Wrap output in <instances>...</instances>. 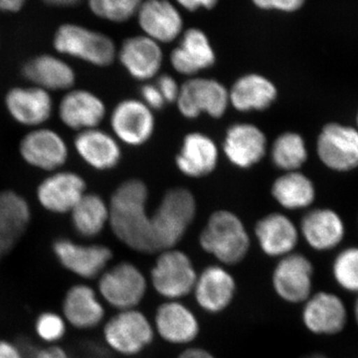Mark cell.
Instances as JSON below:
<instances>
[{"label": "cell", "instance_id": "f907efd6", "mask_svg": "<svg viewBox=\"0 0 358 358\" xmlns=\"http://www.w3.org/2000/svg\"><path fill=\"white\" fill-rule=\"evenodd\" d=\"M4 256L6 255H4L3 252L0 250V262H1L2 258H3Z\"/></svg>", "mask_w": 358, "mask_h": 358}, {"label": "cell", "instance_id": "f1b7e54d", "mask_svg": "<svg viewBox=\"0 0 358 358\" xmlns=\"http://www.w3.org/2000/svg\"><path fill=\"white\" fill-rule=\"evenodd\" d=\"M219 162V150L215 141L207 134L194 131L186 134L176 164L183 176L204 178L213 173Z\"/></svg>", "mask_w": 358, "mask_h": 358}, {"label": "cell", "instance_id": "9a60e30c", "mask_svg": "<svg viewBox=\"0 0 358 358\" xmlns=\"http://www.w3.org/2000/svg\"><path fill=\"white\" fill-rule=\"evenodd\" d=\"M86 193V180L81 174L59 169L40 181L36 199L44 210L66 214L72 211Z\"/></svg>", "mask_w": 358, "mask_h": 358}, {"label": "cell", "instance_id": "4dcf8cb0", "mask_svg": "<svg viewBox=\"0 0 358 358\" xmlns=\"http://www.w3.org/2000/svg\"><path fill=\"white\" fill-rule=\"evenodd\" d=\"M277 96L275 85L258 73H249L238 78L229 90L230 105L241 113L267 110Z\"/></svg>", "mask_w": 358, "mask_h": 358}, {"label": "cell", "instance_id": "d4e9b609", "mask_svg": "<svg viewBox=\"0 0 358 358\" xmlns=\"http://www.w3.org/2000/svg\"><path fill=\"white\" fill-rule=\"evenodd\" d=\"M254 231L259 248L270 258L280 259L293 253L301 238L298 226L279 212L264 216Z\"/></svg>", "mask_w": 358, "mask_h": 358}, {"label": "cell", "instance_id": "6da1fadb", "mask_svg": "<svg viewBox=\"0 0 358 358\" xmlns=\"http://www.w3.org/2000/svg\"><path fill=\"white\" fill-rule=\"evenodd\" d=\"M148 200V188L143 180L131 178L122 182L110 196L109 226L127 248L150 255L157 249Z\"/></svg>", "mask_w": 358, "mask_h": 358}, {"label": "cell", "instance_id": "f546056e", "mask_svg": "<svg viewBox=\"0 0 358 358\" xmlns=\"http://www.w3.org/2000/svg\"><path fill=\"white\" fill-rule=\"evenodd\" d=\"M31 219V208L25 197L14 190L0 192V250L4 255L15 248Z\"/></svg>", "mask_w": 358, "mask_h": 358}, {"label": "cell", "instance_id": "c3c4849f", "mask_svg": "<svg viewBox=\"0 0 358 358\" xmlns=\"http://www.w3.org/2000/svg\"><path fill=\"white\" fill-rule=\"evenodd\" d=\"M353 315H355V320L358 327V298L355 301V307H353Z\"/></svg>", "mask_w": 358, "mask_h": 358}, {"label": "cell", "instance_id": "f6af8a7d", "mask_svg": "<svg viewBox=\"0 0 358 358\" xmlns=\"http://www.w3.org/2000/svg\"><path fill=\"white\" fill-rule=\"evenodd\" d=\"M26 0H0V11L17 13L25 4Z\"/></svg>", "mask_w": 358, "mask_h": 358}, {"label": "cell", "instance_id": "d6986e66", "mask_svg": "<svg viewBox=\"0 0 358 358\" xmlns=\"http://www.w3.org/2000/svg\"><path fill=\"white\" fill-rule=\"evenodd\" d=\"M155 334L173 345H188L200 336L199 317L180 301H166L155 310Z\"/></svg>", "mask_w": 358, "mask_h": 358}, {"label": "cell", "instance_id": "3957f363", "mask_svg": "<svg viewBox=\"0 0 358 358\" xmlns=\"http://www.w3.org/2000/svg\"><path fill=\"white\" fill-rule=\"evenodd\" d=\"M194 195L183 187L167 190L152 215V230L157 253L176 248L196 217Z\"/></svg>", "mask_w": 358, "mask_h": 358}, {"label": "cell", "instance_id": "9c48e42d", "mask_svg": "<svg viewBox=\"0 0 358 358\" xmlns=\"http://www.w3.org/2000/svg\"><path fill=\"white\" fill-rule=\"evenodd\" d=\"M176 103L186 119L194 120L202 114L219 119L229 108V90L217 80L192 77L181 85Z\"/></svg>", "mask_w": 358, "mask_h": 358}, {"label": "cell", "instance_id": "ee69618b", "mask_svg": "<svg viewBox=\"0 0 358 358\" xmlns=\"http://www.w3.org/2000/svg\"><path fill=\"white\" fill-rule=\"evenodd\" d=\"M176 358H217L208 350L199 346H189L179 353Z\"/></svg>", "mask_w": 358, "mask_h": 358}, {"label": "cell", "instance_id": "bcb514c9", "mask_svg": "<svg viewBox=\"0 0 358 358\" xmlns=\"http://www.w3.org/2000/svg\"><path fill=\"white\" fill-rule=\"evenodd\" d=\"M47 4L55 6H72L77 4L81 0H43Z\"/></svg>", "mask_w": 358, "mask_h": 358}, {"label": "cell", "instance_id": "74e56055", "mask_svg": "<svg viewBox=\"0 0 358 358\" xmlns=\"http://www.w3.org/2000/svg\"><path fill=\"white\" fill-rule=\"evenodd\" d=\"M307 0H251L257 8L264 11H278L282 13H294L305 6Z\"/></svg>", "mask_w": 358, "mask_h": 358}, {"label": "cell", "instance_id": "8fae6325", "mask_svg": "<svg viewBox=\"0 0 358 358\" xmlns=\"http://www.w3.org/2000/svg\"><path fill=\"white\" fill-rule=\"evenodd\" d=\"M315 267L305 254L293 252L275 264L271 282L273 291L285 303H303L312 296Z\"/></svg>", "mask_w": 358, "mask_h": 358}, {"label": "cell", "instance_id": "8992f818", "mask_svg": "<svg viewBox=\"0 0 358 358\" xmlns=\"http://www.w3.org/2000/svg\"><path fill=\"white\" fill-rule=\"evenodd\" d=\"M106 345L122 357H136L154 343L152 322L138 308L120 310L103 327Z\"/></svg>", "mask_w": 358, "mask_h": 358}, {"label": "cell", "instance_id": "83f0119b", "mask_svg": "<svg viewBox=\"0 0 358 358\" xmlns=\"http://www.w3.org/2000/svg\"><path fill=\"white\" fill-rule=\"evenodd\" d=\"M26 81L49 92H67L76 84L75 70L62 58L42 54L29 59L21 69Z\"/></svg>", "mask_w": 358, "mask_h": 358}, {"label": "cell", "instance_id": "ffe728a7", "mask_svg": "<svg viewBox=\"0 0 358 358\" xmlns=\"http://www.w3.org/2000/svg\"><path fill=\"white\" fill-rule=\"evenodd\" d=\"M58 117L66 128L76 133L99 128L107 114L102 99L86 89L66 92L58 105Z\"/></svg>", "mask_w": 358, "mask_h": 358}, {"label": "cell", "instance_id": "1f68e13d", "mask_svg": "<svg viewBox=\"0 0 358 358\" xmlns=\"http://www.w3.org/2000/svg\"><path fill=\"white\" fill-rule=\"evenodd\" d=\"M273 199L287 210L310 208L317 199V188L312 179L301 171L284 173L271 187Z\"/></svg>", "mask_w": 358, "mask_h": 358}, {"label": "cell", "instance_id": "4fadbf2b", "mask_svg": "<svg viewBox=\"0 0 358 358\" xmlns=\"http://www.w3.org/2000/svg\"><path fill=\"white\" fill-rule=\"evenodd\" d=\"M192 294L196 305L204 313L220 315L236 298V279L225 266H207L197 275Z\"/></svg>", "mask_w": 358, "mask_h": 358}, {"label": "cell", "instance_id": "cb8c5ba5", "mask_svg": "<svg viewBox=\"0 0 358 358\" xmlns=\"http://www.w3.org/2000/svg\"><path fill=\"white\" fill-rule=\"evenodd\" d=\"M62 315L68 326L78 331H90L105 322L106 310L96 289L85 282H78L66 291Z\"/></svg>", "mask_w": 358, "mask_h": 358}, {"label": "cell", "instance_id": "4316f807", "mask_svg": "<svg viewBox=\"0 0 358 358\" xmlns=\"http://www.w3.org/2000/svg\"><path fill=\"white\" fill-rule=\"evenodd\" d=\"M73 145L78 157L95 171H110L121 162L122 155L120 141L113 134L100 128L77 133Z\"/></svg>", "mask_w": 358, "mask_h": 358}, {"label": "cell", "instance_id": "8d00e7d4", "mask_svg": "<svg viewBox=\"0 0 358 358\" xmlns=\"http://www.w3.org/2000/svg\"><path fill=\"white\" fill-rule=\"evenodd\" d=\"M68 324L60 313L46 310L40 313L34 322V331L40 341L49 345H57L67 334Z\"/></svg>", "mask_w": 358, "mask_h": 358}, {"label": "cell", "instance_id": "7a4b0ae2", "mask_svg": "<svg viewBox=\"0 0 358 358\" xmlns=\"http://www.w3.org/2000/svg\"><path fill=\"white\" fill-rule=\"evenodd\" d=\"M199 241L205 253L225 267L243 262L251 249V238L243 221L229 210L213 212L200 233Z\"/></svg>", "mask_w": 358, "mask_h": 358}, {"label": "cell", "instance_id": "ba28073f", "mask_svg": "<svg viewBox=\"0 0 358 358\" xmlns=\"http://www.w3.org/2000/svg\"><path fill=\"white\" fill-rule=\"evenodd\" d=\"M320 162L329 171L348 173L358 169V131L338 122H327L315 141Z\"/></svg>", "mask_w": 358, "mask_h": 358}, {"label": "cell", "instance_id": "836d02e7", "mask_svg": "<svg viewBox=\"0 0 358 358\" xmlns=\"http://www.w3.org/2000/svg\"><path fill=\"white\" fill-rule=\"evenodd\" d=\"M273 164L284 173L301 171L308 159L307 143L301 134L286 131L275 138L270 148Z\"/></svg>", "mask_w": 358, "mask_h": 358}, {"label": "cell", "instance_id": "b9f144b4", "mask_svg": "<svg viewBox=\"0 0 358 358\" xmlns=\"http://www.w3.org/2000/svg\"><path fill=\"white\" fill-rule=\"evenodd\" d=\"M0 358H26L23 348L8 339L0 338Z\"/></svg>", "mask_w": 358, "mask_h": 358}, {"label": "cell", "instance_id": "ac0fdd59", "mask_svg": "<svg viewBox=\"0 0 358 358\" xmlns=\"http://www.w3.org/2000/svg\"><path fill=\"white\" fill-rule=\"evenodd\" d=\"M136 16L143 35L159 44L171 43L185 31L180 10L169 0H143Z\"/></svg>", "mask_w": 358, "mask_h": 358}, {"label": "cell", "instance_id": "d590c367", "mask_svg": "<svg viewBox=\"0 0 358 358\" xmlns=\"http://www.w3.org/2000/svg\"><path fill=\"white\" fill-rule=\"evenodd\" d=\"M143 0H88L92 13L102 20L122 23L136 15Z\"/></svg>", "mask_w": 358, "mask_h": 358}, {"label": "cell", "instance_id": "f35d334b", "mask_svg": "<svg viewBox=\"0 0 358 358\" xmlns=\"http://www.w3.org/2000/svg\"><path fill=\"white\" fill-rule=\"evenodd\" d=\"M155 86L159 90L166 103L176 102L180 86L173 76L166 74L160 75L159 77H157Z\"/></svg>", "mask_w": 358, "mask_h": 358}, {"label": "cell", "instance_id": "60d3db41", "mask_svg": "<svg viewBox=\"0 0 358 358\" xmlns=\"http://www.w3.org/2000/svg\"><path fill=\"white\" fill-rule=\"evenodd\" d=\"M178 6L188 11V13H195L200 9L205 10H211L217 6L220 0H174Z\"/></svg>", "mask_w": 358, "mask_h": 358}, {"label": "cell", "instance_id": "7402d4cb", "mask_svg": "<svg viewBox=\"0 0 358 358\" xmlns=\"http://www.w3.org/2000/svg\"><path fill=\"white\" fill-rule=\"evenodd\" d=\"M301 237L317 252H327L343 243L346 234L345 220L333 208H313L301 218L299 226Z\"/></svg>", "mask_w": 358, "mask_h": 358}, {"label": "cell", "instance_id": "681fc988", "mask_svg": "<svg viewBox=\"0 0 358 358\" xmlns=\"http://www.w3.org/2000/svg\"><path fill=\"white\" fill-rule=\"evenodd\" d=\"M355 128H357L358 131V110L357 113V117H355Z\"/></svg>", "mask_w": 358, "mask_h": 358}, {"label": "cell", "instance_id": "e0dca14e", "mask_svg": "<svg viewBox=\"0 0 358 358\" xmlns=\"http://www.w3.org/2000/svg\"><path fill=\"white\" fill-rule=\"evenodd\" d=\"M4 106L14 122L31 129L43 126L54 112L51 93L33 85L9 89Z\"/></svg>", "mask_w": 358, "mask_h": 358}, {"label": "cell", "instance_id": "603a6c76", "mask_svg": "<svg viewBox=\"0 0 358 358\" xmlns=\"http://www.w3.org/2000/svg\"><path fill=\"white\" fill-rule=\"evenodd\" d=\"M169 61L178 74L192 78L201 71L213 67L216 54L206 33L192 27L181 34L180 41L169 55Z\"/></svg>", "mask_w": 358, "mask_h": 358}, {"label": "cell", "instance_id": "5b68a950", "mask_svg": "<svg viewBox=\"0 0 358 358\" xmlns=\"http://www.w3.org/2000/svg\"><path fill=\"white\" fill-rule=\"evenodd\" d=\"M53 45L59 53L96 67L112 65L117 55V47L110 37L77 24L60 26L54 36Z\"/></svg>", "mask_w": 358, "mask_h": 358}, {"label": "cell", "instance_id": "44dd1931", "mask_svg": "<svg viewBox=\"0 0 358 358\" xmlns=\"http://www.w3.org/2000/svg\"><path fill=\"white\" fill-rule=\"evenodd\" d=\"M223 152L233 166L238 169H251L267 155V136L255 124L237 122L226 131Z\"/></svg>", "mask_w": 358, "mask_h": 358}, {"label": "cell", "instance_id": "7c38bea8", "mask_svg": "<svg viewBox=\"0 0 358 358\" xmlns=\"http://www.w3.org/2000/svg\"><path fill=\"white\" fill-rule=\"evenodd\" d=\"M18 150L26 164L45 173L59 171L69 159V147L64 138L47 127L30 129L21 138Z\"/></svg>", "mask_w": 358, "mask_h": 358}, {"label": "cell", "instance_id": "7dc6e473", "mask_svg": "<svg viewBox=\"0 0 358 358\" xmlns=\"http://www.w3.org/2000/svg\"><path fill=\"white\" fill-rule=\"evenodd\" d=\"M301 358H329V357H327V355H324V353L313 352V353H310V355H303V357H301Z\"/></svg>", "mask_w": 358, "mask_h": 358}, {"label": "cell", "instance_id": "7bdbcfd3", "mask_svg": "<svg viewBox=\"0 0 358 358\" xmlns=\"http://www.w3.org/2000/svg\"><path fill=\"white\" fill-rule=\"evenodd\" d=\"M31 358H72L62 346L48 345L35 350Z\"/></svg>", "mask_w": 358, "mask_h": 358}, {"label": "cell", "instance_id": "5bb4252c", "mask_svg": "<svg viewBox=\"0 0 358 358\" xmlns=\"http://www.w3.org/2000/svg\"><path fill=\"white\" fill-rule=\"evenodd\" d=\"M113 136L129 147H140L150 140L155 129L154 112L138 99L117 103L110 117Z\"/></svg>", "mask_w": 358, "mask_h": 358}, {"label": "cell", "instance_id": "d6a6232c", "mask_svg": "<svg viewBox=\"0 0 358 358\" xmlns=\"http://www.w3.org/2000/svg\"><path fill=\"white\" fill-rule=\"evenodd\" d=\"M69 214L75 232L85 239H93L109 225V202L96 193L87 192Z\"/></svg>", "mask_w": 358, "mask_h": 358}, {"label": "cell", "instance_id": "52a82bcc", "mask_svg": "<svg viewBox=\"0 0 358 358\" xmlns=\"http://www.w3.org/2000/svg\"><path fill=\"white\" fill-rule=\"evenodd\" d=\"M148 289L147 277L138 266L122 261L108 268L98 278L99 296L110 307L134 310L145 300Z\"/></svg>", "mask_w": 358, "mask_h": 358}, {"label": "cell", "instance_id": "277c9868", "mask_svg": "<svg viewBox=\"0 0 358 358\" xmlns=\"http://www.w3.org/2000/svg\"><path fill=\"white\" fill-rule=\"evenodd\" d=\"M197 275L187 253L176 248L167 249L157 253L150 268V282L155 293L166 301H180L192 294Z\"/></svg>", "mask_w": 358, "mask_h": 358}, {"label": "cell", "instance_id": "e575fe53", "mask_svg": "<svg viewBox=\"0 0 358 358\" xmlns=\"http://www.w3.org/2000/svg\"><path fill=\"white\" fill-rule=\"evenodd\" d=\"M331 274L339 288L358 294V246L341 250L331 264Z\"/></svg>", "mask_w": 358, "mask_h": 358}, {"label": "cell", "instance_id": "ab89813d", "mask_svg": "<svg viewBox=\"0 0 358 358\" xmlns=\"http://www.w3.org/2000/svg\"><path fill=\"white\" fill-rule=\"evenodd\" d=\"M141 96L143 103L152 112L155 110H162L166 103L155 84L143 85L141 88Z\"/></svg>", "mask_w": 358, "mask_h": 358}, {"label": "cell", "instance_id": "30bf717a", "mask_svg": "<svg viewBox=\"0 0 358 358\" xmlns=\"http://www.w3.org/2000/svg\"><path fill=\"white\" fill-rule=\"evenodd\" d=\"M52 252L61 267L84 280L98 279L114 258L109 246L78 243L69 238L54 240Z\"/></svg>", "mask_w": 358, "mask_h": 358}, {"label": "cell", "instance_id": "2e32d148", "mask_svg": "<svg viewBox=\"0 0 358 358\" xmlns=\"http://www.w3.org/2000/svg\"><path fill=\"white\" fill-rule=\"evenodd\" d=\"M301 322L315 336H336L345 329L348 320V308L338 294L320 291L303 303Z\"/></svg>", "mask_w": 358, "mask_h": 358}, {"label": "cell", "instance_id": "484cf974", "mask_svg": "<svg viewBox=\"0 0 358 358\" xmlns=\"http://www.w3.org/2000/svg\"><path fill=\"white\" fill-rule=\"evenodd\" d=\"M117 56L129 76L138 81H148L157 77L164 63L160 44L145 35L124 40Z\"/></svg>", "mask_w": 358, "mask_h": 358}]
</instances>
